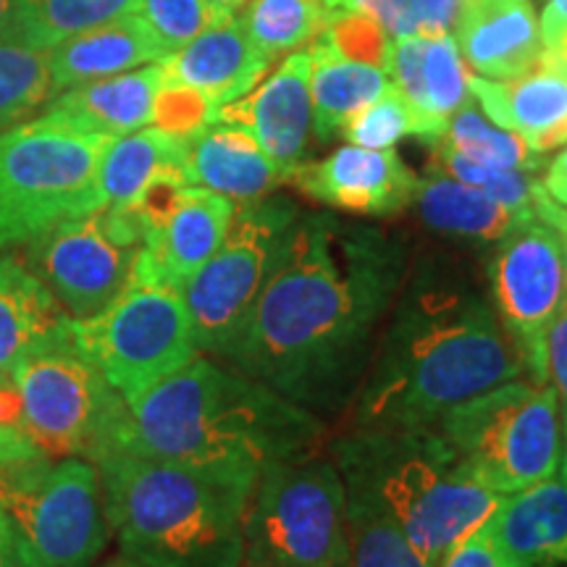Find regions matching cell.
<instances>
[{
    "mask_svg": "<svg viewBox=\"0 0 567 567\" xmlns=\"http://www.w3.org/2000/svg\"><path fill=\"white\" fill-rule=\"evenodd\" d=\"M289 182L316 203L375 218L405 210L415 203L421 184L394 147L368 151L360 145H344L323 161L302 163Z\"/></svg>",
    "mask_w": 567,
    "mask_h": 567,
    "instance_id": "cell-15",
    "label": "cell"
},
{
    "mask_svg": "<svg viewBox=\"0 0 567 567\" xmlns=\"http://www.w3.org/2000/svg\"><path fill=\"white\" fill-rule=\"evenodd\" d=\"M563 463H559V473H563V481L567 484V421H563Z\"/></svg>",
    "mask_w": 567,
    "mask_h": 567,
    "instance_id": "cell-52",
    "label": "cell"
},
{
    "mask_svg": "<svg viewBox=\"0 0 567 567\" xmlns=\"http://www.w3.org/2000/svg\"><path fill=\"white\" fill-rule=\"evenodd\" d=\"M111 140L42 116L0 134V252L101 210L97 168Z\"/></svg>",
    "mask_w": 567,
    "mask_h": 567,
    "instance_id": "cell-7",
    "label": "cell"
},
{
    "mask_svg": "<svg viewBox=\"0 0 567 567\" xmlns=\"http://www.w3.org/2000/svg\"><path fill=\"white\" fill-rule=\"evenodd\" d=\"M544 53L567 59V0H547L542 21H538Z\"/></svg>",
    "mask_w": 567,
    "mask_h": 567,
    "instance_id": "cell-44",
    "label": "cell"
},
{
    "mask_svg": "<svg viewBox=\"0 0 567 567\" xmlns=\"http://www.w3.org/2000/svg\"><path fill=\"white\" fill-rule=\"evenodd\" d=\"M0 534H9V526H6V517L0 513Z\"/></svg>",
    "mask_w": 567,
    "mask_h": 567,
    "instance_id": "cell-55",
    "label": "cell"
},
{
    "mask_svg": "<svg viewBox=\"0 0 567 567\" xmlns=\"http://www.w3.org/2000/svg\"><path fill=\"white\" fill-rule=\"evenodd\" d=\"M439 142L467 158L488 163V166L517 168V172L530 174L544 166V155L530 151L520 134L496 126L484 111L471 103L450 118Z\"/></svg>",
    "mask_w": 567,
    "mask_h": 567,
    "instance_id": "cell-33",
    "label": "cell"
},
{
    "mask_svg": "<svg viewBox=\"0 0 567 567\" xmlns=\"http://www.w3.org/2000/svg\"><path fill=\"white\" fill-rule=\"evenodd\" d=\"M0 567H27L21 563L17 547H13L11 534H0Z\"/></svg>",
    "mask_w": 567,
    "mask_h": 567,
    "instance_id": "cell-48",
    "label": "cell"
},
{
    "mask_svg": "<svg viewBox=\"0 0 567 567\" xmlns=\"http://www.w3.org/2000/svg\"><path fill=\"white\" fill-rule=\"evenodd\" d=\"M216 122L234 124L264 147L274 166L292 179L302 166L305 147L313 132V97H310V53L295 51L279 69L245 97L218 109Z\"/></svg>",
    "mask_w": 567,
    "mask_h": 567,
    "instance_id": "cell-16",
    "label": "cell"
},
{
    "mask_svg": "<svg viewBox=\"0 0 567 567\" xmlns=\"http://www.w3.org/2000/svg\"><path fill=\"white\" fill-rule=\"evenodd\" d=\"M71 316L17 255H0V389L13 368L48 339L69 331Z\"/></svg>",
    "mask_w": 567,
    "mask_h": 567,
    "instance_id": "cell-26",
    "label": "cell"
},
{
    "mask_svg": "<svg viewBox=\"0 0 567 567\" xmlns=\"http://www.w3.org/2000/svg\"><path fill=\"white\" fill-rule=\"evenodd\" d=\"M0 450L11 452V455H38V450L19 431L3 429V425H0Z\"/></svg>",
    "mask_w": 567,
    "mask_h": 567,
    "instance_id": "cell-47",
    "label": "cell"
},
{
    "mask_svg": "<svg viewBox=\"0 0 567 567\" xmlns=\"http://www.w3.org/2000/svg\"><path fill=\"white\" fill-rule=\"evenodd\" d=\"M105 513L122 555L147 567H243L258 478L105 450Z\"/></svg>",
    "mask_w": 567,
    "mask_h": 567,
    "instance_id": "cell-4",
    "label": "cell"
},
{
    "mask_svg": "<svg viewBox=\"0 0 567 567\" xmlns=\"http://www.w3.org/2000/svg\"><path fill=\"white\" fill-rule=\"evenodd\" d=\"M415 205L421 221L446 237L467 239V243H499L505 234L536 216L505 208L476 187L434 172L429 179H421L415 193Z\"/></svg>",
    "mask_w": 567,
    "mask_h": 567,
    "instance_id": "cell-28",
    "label": "cell"
},
{
    "mask_svg": "<svg viewBox=\"0 0 567 567\" xmlns=\"http://www.w3.org/2000/svg\"><path fill=\"white\" fill-rule=\"evenodd\" d=\"M168 55L158 34L140 11L92 27L48 51L53 95L80 84L109 80Z\"/></svg>",
    "mask_w": 567,
    "mask_h": 567,
    "instance_id": "cell-23",
    "label": "cell"
},
{
    "mask_svg": "<svg viewBox=\"0 0 567 567\" xmlns=\"http://www.w3.org/2000/svg\"><path fill=\"white\" fill-rule=\"evenodd\" d=\"M326 11H354L379 21L394 40L417 34L413 0H323Z\"/></svg>",
    "mask_w": 567,
    "mask_h": 567,
    "instance_id": "cell-40",
    "label": "cell"
},
{
    "mask_svg": "<svg viewBox=\"0 0 567 567\" xmlns=\"http://www.w3.org/2000/svg\"><path fill=\"white\" fill-rule=\"evenodd\" d=\"M145 245L126 208H101L66 218L24 245V264L71 316L101 313L130 287Z\"/></svg>",
    "mask_w": 567,
    "mask_h": 567,
    "instance_id": "cell-13",
    "label": "cell"
},
{
    "mask_svg": "<svg viewBox=\"0 0 567 567\" xmlns=\"http://www.w3.org/2000/svg\"><path fill=\"white\" fill-rule=\"evenodd\" d=\"M313 3H323V0H313Z\"/></svg>",
    "mask_w": 567,
    "mask_h": 567,
    "instance_id": "cell-56",
    "label": "cell"
},
{
    "mask_svg": "<svg viewBox=\"0 0 567 567\" xmlns=\"http://www.w3.org/2000/svg\"><path fill=\"white\" fill-rule=\"evenodd\" d=\"M213 6H216L218 11H224V13H229V17H234V13L237 11H243L247 3H250V0H210Z\"/></svg>",
    "mask_w": 567,
    "mask_h": 567,
    "instance_id": "cell-49",
    "label": "cell"
},
{
    "mask_svg": "<svg viewBox=\"0 0 567 567\" xmlns=\"http://www.w3.org/2000/svg\"><path fill=\"white\" fill-rule=\"evenodd\" d=\"M0 513L27 567H92L113 536L101 471L84 457L0 463Z\"/></svg>",
    "mask_w": 567,
    "mask_h": 567,
    "instance_id": "cell-6",
    "label": "cell"
},
{
    "mask_svg": "<svg viewBox=\"0 0 567 567\" xmlns=\"http://www.w3.org/2000/svg\"><path fill=\"white\" fill-rule=\"evenodd\" d=\"M137 11L153 27L168 53L187 45L218 21L229 19V13L218 11L210 0H140Z\"/></svg>",
    "mask_w": 567,
    "mask_h": 567,
    "instance_id": "cell-38",
    "label": "cell"
},
{
    "mask_svg": "<svg viewBox=\"0 0 567 567\" xmlns=\"http://www.w3.org/2000/svg\"><path fill=\"white\" fill-rule=\"evenodd\" d=\"M342 134L350 140V145L368 147V151H386L408 134H415V116L405 95L392 84L365 109L354 113L342 126Z\"/></svg>",
    "mask_w": 567,
    "mask_h": 567,
    "instance_id": "cell-37",
    "label": "cell"
},
{
    "mask_svg": "<svg viewBox=\"0 0 567 567\" xmlns=\"http://www.w3.org/2000/svg\"><path fill=\"white\" fill-rule=\"evenodd\" d=\"M184 176L195 187L229 197L231 203L264 200L287 179L255 142L234 124L213 122L187 137Z\"/></svg>",
    "mask_w": 567,
    "mask_h": 567,
    "instance_id": "cell-25",
    "label": "cell"
},
{
    "mask_svg": "<svg viewBox=\"0 0 567 567\" xmlns=\"http://www.w3.org/2000/svg\"><path fill=\"white\" fill-rule=\"evenodd\" d=\"M547 371L549 384L557 392L559 413L567 421V302L547 334Z\"/></svg>",
    "mask_w": 567,
    "mask_h": 567,
    "instance_id": "cell-42",
    "label": "cell"
},
{
    "mask_svg": "<svg viewBox=\"0 0 567 567\" xmlns=\"http://www.w3.org/2000/svg\"><path fill=\"white\" fill-rule=\"evenodd\" d=\"M101 567H147V565H142V563H137V559H132L126 555H118V557L109 559V563H103Z\"/></svg>",
    "mask_w": 567,
    "mask_h": 567,
    "instance_id": "cell-51",
    "label": "cell"
},
{
    "mask_svg": "<svg viewBox=\"0 0 567 567\" xmlns=\"http://www.w3.org/2000/svg\"><path fill=\"white\" fill-rule=\"evenodd\" d=\"M331 51L342 59L368 63V66L389 71L394 51V38L379 21L354 11H329L321 34H318Z\"/></svg>",
    "mask_w": 567,
    "mask_h": 567,
    "instance_id": "cell-36",
    "label": "cell"
},
{
    "mask_svg": "<svg viewBox=\"0 0 567 567\" xmlns=\"http://www.w3.org/2000/svg\"><path fill=\"white\" fill-rule=\"evenodd\" d=\"M216 116H218V109H213V105L205 101L197 90L163 82L158 101H155L153 126L187 140L193 137L195 132H200L203 126L216 122Z\"/></svg>",
    "mask_w": 567,
    "mask_h": 567,
    "instance_id": "cell-39",
    "label": "cell"
},
{
    "mask_svg": "<svg viewBox=\"0 0 567 567\" xmlns=\"http://www.w3.org/2000/svg\"><path fill=\"white\" fill-rule=\"evenodd\" d=\"M415 6V27L423 38H439L450 34L455 24L460 0H413Z\"/></svg>",
    "mask_w": 567,
    "mask_h": 567,
    "instance_id": "cell-43",
    "label": "cell"
},
{
    "mask_svg": "<svg viewBox=\"0 0 567 567\" xmlns=\"http://www.w3.org/2000/svg\"><path fill=\"white\" fill-rule=\"evenodd\" d=\"M158 63L163 82L197 90L213 109L245 97L271 69V59L255 45L237 17L218 21Z\"/></svg>",
    "mask_w": 567,
    "mask_h": 567,
    "instance_id": "cell-18",
    "label": "cell"
},
{
    "mask_svg": "<svg viewBox=\"0 0 567 567\" xmlns=\"http://www.w3.org/2000/svg\"><path fill=\"white\" fill-rule=\"evenodd\" d=\"M344 481L350 567H429L405 528L365 486Z\"/></svg>",
    "mask_w": 567,
    "mask_h": 567,
    "instance_id": "cell-30",
    "label": "cell"
},
{
    "mask_svg": "<svg viewBox=\"0 0 567 567\" xmlns=\"http://www.w3.org/2000/svg\"><path fill=\"white\" fill-rule=\"evenodd\" d=\"M488 295L526 363V375L549 384L547 334L567 302V266L559 234L530 218L496 243L486 268Z\"/></svg>",
    "mask_w": 567,
    "mask_h": 567,
    "instance_id": "cell-14",
    "label": "cell"
},
{
    "mask_svg": "<svg viewBox=\"0 0 567 567\" xmlns=\"http://www.w3.org/2000/svg\"><path fill=\"white\" fill-rule=\"evenodd\" d=\"M481 528L520 567H565L567 484L555 476L499 496Z\"/></svg>",
    "mask_w": 567,
    "mask_h": 567,
    "instance_id": "cell-24",
    "label": "cell"
},
{
    "mask_svg": "<svg viewBox=\"0 0 567 567\" xmlns=\"http://www.w3.org/2000/svg\"><path fill=\"white\" fill-rule=\"evenodd\" d=\"M538 182H542V189L547 193L549 200H555L557 205L567 208V145L563 153H557L555 158L547 163V172H544Z\"/></svg>",
    "mask_w": 567,
    "mask_h": 567,
    "instance_id": "cell-45",
    "label": "cell"
},
{
    "mask_svg": "<svg viewBox=\"0 0 567 567\" xmlns=\"http://www.w3.org/2000/svg\"><path fill=\"white\" fill-rule=\"evenodd\" d=\"M40 455V452H38ZM19 457H30V455H11V452L0 450V463H9V460H19Z\"/></svg>",
    "mask_w": 567,
    "mask_h": 567,
    "instance_id": "cell-54",
    "label": "cell"
},
{
    "mask_svg": "<svg viewBox=\"0 0 567 567\" xmlns=\"http://www.w3.org/2000/svg\"><path fill=\"white\" fill-rule=\"evenodd\" d=\"M140 0H11V38L51 51L59 42L137 11Z\"/></svg>",
    "mask_w": 567,
    "mask_h": 567,
    "instance_id": "cell-31",
    "label": "cell"
},
{
    "mask_svg": "<svg viewBox=\"0 0 567 567\" xmlns=\"http://www.w3.org/2000/svg\"><path fill=\"white\" fill-rule=\"evenodd\" d=\"M389 76L413 111L415 137L431 145L442 140L450 118L471 101V74L452 34L394 40Z\"/></svg>",
    "mask_w": 567,
    "mask_h": 567,
    "instance_id": "cell-17",
    "label": "cell"
},
{
    "mask_svg": "<svg viewBox=\"0 0 567 567\" xmlns=\"http://www.w3.org/2000/svg\"><path fill=\"white\" fill-rule=\"evenodd\" d=\"M434 429L467 473L499 496L555 478L563 463V413L551 384L507 381L450 410Z\"/></svg>",
    "mask_w": 567,
    "mask_h": 567,
    "instance_id": "cell-8",
    "label": "cell"
},
{
    "mask_svg": "<svg viewBox=\"0 0 567 567\" xmlns=\"http://www.w3.org/2000/svg\"><path fill=\"white\" fill-rule=\"evenodd\" d=\"M161 87V63H147L126 74L63 90L42 105L40 116L71 130L122 137L153 126Z\"/></svg>",
    "mask_w": 567,
    "mask_h": 567,
    "instance_id": "cell-22",
    "label": "cell"
},
{
    "mask_svg": "<svg viewBox=\"0 0 567 567\" xmlns=\"http://www.w3.org/2000/svg\"><path fill=\"white\" fill-rule=\"evenodd\" d=\"M323 434L318 415L224 360L197 354L122 402L109 450L260 478L268 465L316 455Z\"/></svg>",
    "mask_w": 567,
    "mask_h": 567,
    "instance_id": "cell-3",
    "label": "cell"
},
{
    "mask_svg": "<svg viewBox=\"0 0 567 567\" xmlns=\"http://www.w3.org/2000/svg\"><path fill=\"white\" fill-rule=\"evenodd\" d=\"M471 95L496 126L520 134L534 153L567 145V76L549 61L505 82L471 74Z\"/></svg>",
    "mask_w": 567,
    "mask_h": 567,
    "instance_id": "cell-21",
    "label": "cell"
},
{
    "mask_svg": "<svg viewBox=\"0 0 567 567\" xmlns=\"http://www.w3.org/2000/svg\"><path fill=\"white\" fill-rule=\"evenodd\" d=\"M329 457L339 476L365 486L396 517L429 567L484 526L499 502L436 429H350L329 444Z\"/></svg>",
    "mask_w": 567,
    "mask_h": 567,
    "instance_id": "cell-5",
    "label": "cell"
},
{
    "mask_svg": "<svg viewBox=\"0 0 567 567\" xmlns=\"http://www.w3.org/2000/svg\"><path fill=\"white\" fill-rule=\"evenodd\" d=\"M122 396L101 379L71 339H48L13 368L0 389V425L19 431L40 455L95 463L109 450Z\"/></svg>",
    "mask_w": 567,
    "mask_h": 567,
    "instance_id": "cell-9",
    "label": "cell"
},
{
    "mask_svg": "<svg viewBox=\"0 0 567 567\" xmlns=\"http://www.w3.org/2000/svg\"><path fill=\"white\" fill-rule=\"evenodd\" d=\"M439 567H520L484 528H476L446 551Z\"/></svg>",
    "mask_w": 567,
    "mask_h": 567,
    "instance_id": "cell-41",
    "label": "cell"
},
{
    "mask_svg": "<svg viewBox=\"0 0 567 567\" xmlns=\"http://www.w3.org/2000/svg\"><path fill=\"white\" fill-rule=\"evenodd\" d=\"M234 210L229 197L187 184L163 221L145 231L137 268L182 289L221 247Z\"/></svg>",
    "mask_w": 567,
    "mask_h": 567,
    "instance_id": "cell-19",
    "label": "cell"
},
{
    "mask_svg": "<svg viewBox=\"0 0 567 567\" xmlns=\"http://www.w3.org/2000/svg\"><path fill=\"white\" fill-rule=\"evenodd\" d=\"M405 245L326 216L297 218L229 363L313 415L358 396L408 276Z\"/></svg>",
    "mask_w": 567,
    "mask_h": 567,
    "instance_id": "cell-1",
    "label": "cell"
},
{
    "mask_svg": "<svg viewBox=\"0 0 567 567\" xmlns=\"http://www.w3.org/2000/svg\"><path fill=\"white\" fill-rule=\"evenodd\" d=\"M184 158H187V140L158 126L113 137L105 145L97 168L101 208H126L161 174H184Z\"/></svg>",
    "mask_w": 567,
    "mask_h": 567,
    "instance_id": "cell-27",
    "label": "cell"
},
{
    "mask_svg": "<svg viewBox=\"0 0 567 567\" xmlns=\"http://www.w3.org/2000/svg\"><path fill=\"white\" fill-rule=\"evenodd\" d=\"M565 567H567V565H565Z\"/></svg>",
    "mask_w": 567,
    "mask_h": 567,
    "instance_id": "cell-57",
    "label": "cell"
},
{
    "mask_svg": "<svg viewBox=\"0 0 567 567\" xmlns=\"http://www.w3.org/2000/svg\"><path fill=\"white\" fill-rule=\"evenodd\" d=\"M310 53V97H313V134L321 142L342 134V126L360 109L392 87V76L384 69L358 63L331 51L316 38Z\"/></svg>",
    "mask_w": 567,
    "mask_h": 567,
    "instance_id": "cell-29",
    "label": "cell"
},
{
    "mask_svg": "<svg viewBox=\"0 0 567 567\" xmlns=\"http://www.w3.org/2000/svg\"><path fill=\"white\" fill-rule=\"evenodd\" d=\"M51 97L48 51L0 34V134L30 122Z\"/></svg>",
    "mask_w": 567,
    "mask_h": 567,
    "instance_id": "cell-32",
    "label": "cell"
},
{
    "mask_svg": "<svg viewBox=\"0 0 567 567\" xmlns=\"http://www.w3.org/2000/svg\"><path fill=\"white\" fill-rule=\"evenodd\" d=\"M297 218L284 197L237 205L221 247L182 287L200 354L224 360L237 342Z\"/></svg>",
    "mask_w": 567,
    "mask_h": 567,
    "instance_id": "cell-12",
    "label": "cell"
},
{
    "mask_svg": "<svg viewBox=\"0 0 567 567\" xmlns=\"http://www.w3.org/2000/svg\"><path fill=\"white\" fill-rule=\"evenodd\" d=\"M243 567H350L347 492L334 460L268 465L245 515Z\"/></svg>",
    "mask_w": 567,
    "mask_h": 567,
    "instance_id": "cell-10",
    "label": "cell"
},
{
    "mask_svg": "<svg viewBox=\"0 0 567 567\" xmlns=\"http://www.w3.org/2000/svg\"><path fill=\"white\" fill-rule=\"evenodd\" d=\"M329 11L313 0H250L243 19L247 34L271 63L284 53L300 51L321 34Z\"/></svg>",
    "mask_w": 567,
    "mask_h": 567,
    "instance_id": "cell-34",
    "label": "cell"
},
{
    "mask_svg": "<svg viewBox=\"0 0 567 567\" xmlns=\"http://www.w3.org/2000/svg\"><path fill=\"white\" fill-rule=\"evenodd\" d=\"M452 27L460 55L484 80H515L544 55L530 0H460Z\"/></svg>",
    "mask_w": 567,
    "mask_h": 567,
    "instance_id": "cell-20",
    "label": "cell"
},
{
    "mask_svg": "<svg viewBox=\"0 0 567 567\" xmlns=\"http://www.w3.org/2000/svg\"><path fill=\"white\" fill-rule=\"evenodd\" d=\"M542 59H544V61H549V63H551V66H557V69H559V71H563V74L567 76V59H555V55H547V53H544V55H542Z\"/></svg>",
    "mask_w": 567,
    "mask_h": 567,
    "instance_id": "cell-53",
    "label": "cell"
},
{
    "mask_svg": "<svg viewBox=\"0 0 567 567\" xmlns=\"http://www.w3.org/2000/svg\"><path fill=\"white\" fill-rule=\"evenodd\" d=\"M71 339L122 400L145 392L200 354L182 289L137 266L130 287L109 308L71 321Z\"/></svg>",
    "mask_w": 567,
    "mask_h": 567,
    "instance_id": "cell-11",
    "label": "cell"
},
{
    "mask_svg": "<svg viewBox=\"0 0 567 567\" xmlns=\"http://www.w3.org/2000/svg\"><path fill=\"white\" fill-rule=\"evenodd\" d=\"M434 172L452 176V179L476 187L486 193L505 208L520 213V216H536V195L542 184L530 172H517V168H499L488 163L473 161L467 155L452 151V147L434 142V158H431Z\"/></svg>",
    "mask_w": 567,
    "mask_h": 567,
    "instance_id": "cell-35",
    "label": "cell"
},
{
    "mask_svg": "<svg viewBox=\"0 0 567 567\" xmlns=\"http://www.w3.org/2000/svg\"><path fill=\"white\" fill-rule=\"evenodd\" d=\"M542 184V182H538ZM536 218H542L544 224H549L551 229L559 234L563 239V250H565V266H567V208L557 205L555 200H549L544 189H538L536 195Z\"/></svg>",
    "mask_w": 567,
    "mask_h": 567,
    "instance_id": "cell-46",
    "label": "cell"
},
{
    "mask_svg": "<svg viewBox=\"0 0 567 567\" xmlns=\"http://www.w3.org/2000/svg\"><path fill=\"white\" fill-rule=\"evenodd\" d=\"M0 34H11V0H0Z\"/></svg>",
    "mask_w": 567,
    "mask_h": 567,
    "instance_id": "cell-50",
    "label": "cell"
},
{
    "mask_svg": "<svg viewBox=\"0 0 567 567\" xmlns=\"http://www.w3.org/2000/svg\"><path fill=\"white\" fill-rule=\"evenodd\" d=\"M528 379L523 354L471 274L417 264L392 305L350 429H434L473 396Z\"/></svg>",
    "mask_w": 567,
    "mask_h": 567,
    "instance_id": "cell-2",
    "label": "cell"
}]
</instances>
